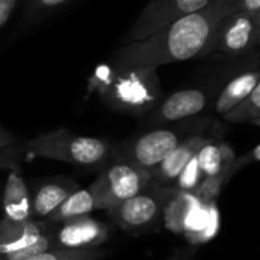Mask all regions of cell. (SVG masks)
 Here are the masks:
<instances>
[{"label":"cell","instance_id":"cell-24","mask_svg":"<svg viewBox=\"0 0 260 260\" xmlns=\"http://www.w3.org/2000/svg\"><path fill=\"white\" fill-rule=\"evenodd\" d=\"M69 0H32V11L35 14L43 12V11H49V9H55L61 5H64Z\"/></svg>","mask_w":260,"mask_h":260},{"label":"cell","instance_id":"cell-7","mask_svg":"<svg viewBox=\"0 0 260 260\" xmlns=\"http://www.w3.org/2000/svg\"><path fill=\"white\" fill-rule=\"evenodd\" d=\"M169 193L171 189H145L107 212L110 218L123 230L146 229L155 224L163 215Z\"/></svg>","mask_w":260,"mask_h":260},{"label":"cell","instance_id":"cell-16","mask_svg":"<svg viewBox=\"0 0 260 260\" xmlns=\"http://www.w3.org/2000/svg\"><path fill=\"white\" fill-rule=\"evenodd\" d=\"M197 165L203 174L204 178L215 177L221 174L224 169L232 166L236 160L232 148L227 143L222 142H215L210 139L195 155Z\"/></svg>","mask_w":260,"mask_h":260},{"label":"cell","instance_id":"cell-26","mask_svg":"<svg viewBox=\"0 0 260 260\" xmlns=\"http://www.w3.org/2000/svg\"><path fill=\"white\" fill-rule=\"evenodd\" d=\"M17 143V139L8 131V129H5L2 125H0V149L2 148H8V146H12V145H15Z\"/></svg>","mask_w":260,"mask_h":260},{"label":"cell","instance_id":"cell-1","mask_svg":"<svg viewBox=\"0 0 260 260\" xmlns=\"http://www.w3.org/2000/svg\"><path fill=\"white\" fill-rule=\"evenodd\" d=\"M235 11L236 0H212L203 9L163 26L143 40L126 43L113 55V66L157 69L204 56L212 52L221 21Z\"/></svg>","mask_w":260,"mask_h":260},{"label":"cell","instance_id":"cell-18","mask_svg":"<svg viewBox=\"0 0 260 260\" xmlns=\"http://www.w3.org/2000/svg\"><path fill=\"white\" fill-rule=\"evenodd\" d=\"M224 120L230 123H253L260 125V84L238 105H235L224 116Z\"/></svg>","mask_w":260,"mask_h":260},{"label":"cell","instance_id":"cell-3","mask_svg":"<svg viewBox=\"0 0 260 260\" xmlns=\"http://www.w3.org/2000/svg\"><path fill=\"white\" fill-rule=\"evenodd\" d=\"M23 154L78 166H93L104 163L110 157L111 148L104 139L78 136L64 128H58L26 142Z\"/></svg>","mask_w":260,"mask_h":260},{"label":"cell","instance_id":"cell-20","mask_svg":"<svg viewBox=\"0 0 260 260\" xmlns=\"http://www.w3.org/2000/svg\"><path fill=\"white\" fill-rule=\"evenodd\" d=\"M203 180H204V177H203V174L197 165V158L193 157L187 163V166L181 171L178 178L174 181L175 187H172V189L178 190V192H184V193H193L200 187Z\"/></svg>","mask_w":260,"mask_h":260},{"label":"cell","instance_id":"cell-23","mask_svg":"<svg viewBox=\"0 0 260 260\" xmlns=\"http://www.w3.org/2000/svg\"><path fill=\"white\" fill-rule=\"evenodd\" d=\"M17 5H18V0H0V29L8 23Z\"/></svg>","mask_w":260,"mask_h":260},{"label":"cell","instance_id":"cell-15","mask_svg":"<svg viewBox=\"0 0 260 260\" xmlns=\"http://www.w3.org/2000/svg\"><path fill=\"white\" fill-rule=\"evenodd\" d=\"M259 84V70H247L244 73L236 75L232 81H229V84L219 93L216 104H215V111L218 114L224 116L235 105H238L241 101H244Z\"/></svg>","mask_w":260,"mask_h":260},{"label":"cell","instance_id":"cell-21","mask_svg":"<svg viewBox=\"0 0 260 260\" xmlns=\"http://www.w3.org/2000/svg\"><path fill=\"white\" fill-rule=\"evenodd\" d=\"M23 155V146H18L17 143L8 148L0 149V169H18L20 160Z\"/></svg>","mask_w":260,"mask_h":260},{"label":"cell","instance_id":"cell-2","mask_svg":"<svg viewBox=\"0 0 260 260\" xmlns=\"http://www.w3.org/2000/svg\"><path fill=\"white\" fill-rule=\"evenodd\" d=\"M88 88L110 108L133 116L151 113L163 99L160 78L152 67L102 66L88 79Z\"/></svg>","mask_w":260,"mask_h":260},{"label":"cell","instance_id":"cell-14","mask_svg":"<svg viewBox=\"0 0 260 260\" xmlns=\"http://www.w3.org/2000/svg\"><path fill=\"white\" fill-rule=\"evenodd\" d=\"M79 186L72 180L50 181L40 186L32 198V219H46Z\"/></svg>","mask_w":260,"mask_h":260},{"label":"cell","instance_id":"cell-25","mask_svg":"<svg viewBox=\"0 0 260 260\" xmlns=\"http://www.w3.org/2000/svg\"><path fill=\"white\" fill-rule=\"evenodd\" d=\"M197 254V248L190 247V248H181L178 251H175L172 256H169L166 260H193Z\"/></svg>","mask_w":260,"mask_h":260},{"label":"cell","instance_id":"cell-9","mask_svg":"<svg viewBox=\"0 0 260 260\" xmlns=\"http://www.w3.org/2000/svg\"><path fill=\"white\" fill-rule=\"evenodd\" d=\"M55 229V244L58 250L98 248L110 236L108 227L88 216H79L64 221Z\"/></svg>","mask_w":260,"mask_h":260},{"label":"cell","instance_id":"cell-8","mask_svg":"<svg viewBox=\"0 0 260 260\" xmlns=\"http://www.w3.org/2000/svg\"><path fill=\"white\" fill-rule=\"evenodd\" d=\"M260 23L241 11H235L227 15L216 29L212 52L238 56L247 53L259 44Z\"/></svg>","mask_w":260,"mask_h":260},{"label":"cell","instance_id":"cell-11","mask_svg":"<svg viewBox=\"0 0 260 260\" xmlns=\"http://www.w3.org/2000/svg\"><path fill=\"white\" fill-rule=\"evenodd\" d=\"M207 107V94L200 88H184L161 99L152 110L151 120L155 123L180 122L200 114Z\"/></svg>","mask_w":260,"mask_h":260},{"label":"cell","instance_id":"cell-13","mask_svg":"<svg viewBox=\"0 0 260 260\" xmlns=\"http://www.w3.org/2000/svg\"><path fill=\"white\" fill-rule=\"evenodd\" d=\"M3 219L26 222L32 219V197L18 169H9L3 192Z\"/></svg>","mask_w":260,"mask_h":260},{"label":"cell","instance_id":"cell-22","mask_svg":"<svg viewBox=\"0 0 260 260\" xmlns=\"http://www.w3.org/2000/svg\"><path fill=\"white\" fill-rule=\"evenodd\" d=\"M238 11L247 14L253 20L260 23V0H236Z\"/></svg>","mask_w":260,"mask_h":260},{"label":"cell","instance_id":"cell-4","mask_svg":"<svg viewBox=\"0 0 260 260\" xmlns=\"http://www.w3.org/2000/svg\"><path fill=\"white\" fill-rule=\"evenodd\" d=\"M149 171L140 169L131 163L116 160L90 184L94 197L96 210H110L111 207L136 197L149 186Z\"/></svg>","mask_w":260,"mask_h":260},{"label":"cell","instance_id":"cell-12","mask_svg":"<svg viewBox=\"0 0 260 260\" xmlns=\"http://www.w3.org/2000/svg\"><path fill=\"white\" fill-rule=\"evenodd\" d=\"M46 219H29L26 222L0 221V257L34 245L52 227Z\"/></svg>","mask_w":260,"mask_h":260},{"label":"cell","instance_id":"cell-19","mask_svg":"<svg viewBox=\"0 0 260 260\" xmlns=\"http://www.w3.org/2000/svg\"><path fill=\"white\" fill-rule=\"evenodd\" d=\"M108 251L102 248H84V250H52L23 260H102Z\"/></svg>","mask_w":260,"mask_h":260},{"label":"cell","instance_id":"cell-6","mask_svg":"<svg viewBox=\"0 0 260 260\" xmlns=\"http://www.w3.org/2000/svg\"><path fill=\"white\" fill-rule=\"evenodd\" d=\"M212 0H149L128 30L125 41L133 43L149 37L163 26L203 9Z\"/></svg>","mask_w":260,"mask_h":260},{"label":"cell","instance_id":"cell-10","mask_svg":"<svg viewBox=\"0 0 260 260\" xmlns=\"http://www.w3.org/2000/svg\"><path fill=\"white\" fill-rule=\"evenodd\" d=\"M209 140L210 139L203 136L201 133H195L183 139L180 145L157 168L149 171L151 178L148 189H166V186L172 184L178 178L181 171L187 166V163Z\"/></svg>","mask_w":260,"mask_h":260},{"label":"cell","instance_id":"cell-17","mask_svg":"<svg viewBox=\"0 0 260 260\" xmlns=\"http://www.w3.org/2000/svg\"><path fill=\"white\" fill-rule=\"evenodd\" d=\"M91 212H96L94 197H93L91 190L88 187L76 189L46 218V221L56 225L64 221L73 219V218L88 216Z\"/></svg>","mask_w":260,"mask_h":260},{"label":"cell","instance_id":"cell-5","mask_svg":"<svg viewBox=\"0 0 260 260\" xmlns=\"http://www.w3.org/2000/svg\"><path fill=\"white\" fill-rule=\"evenodd\" d=\"M183 140V134L177 129L160 128L136 137L128 143H122L114 155L117 160L131 163L140 169L152 171L157 168Z\"/></svg>","mask_w":260,"mask_h":260}]
</instances>
